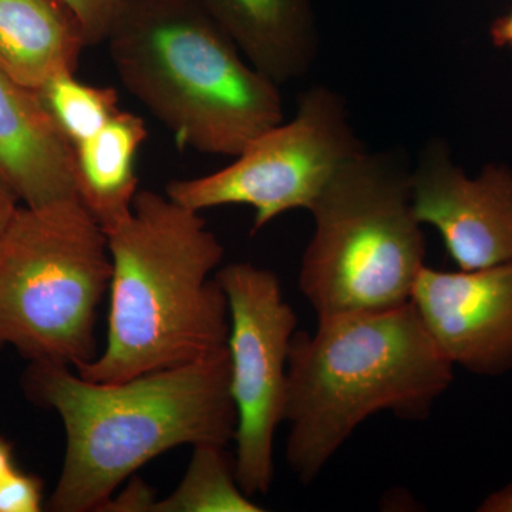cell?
<instances>
[{
  "instance_id": "cell-9",
  "label": "cell",
  "mask_w": 512,
  "mask_h": 512,
  "mask_svg": "<svg viewBox=\"0 0 512 512\" xmlns=\"http://www.w3.org/2000/svg\"><path fill=\"white\" fill-rule=\"evenodd\" d=\"M421 225L434 227L458 269L512 261V170L487 164L468 177L451 160L446 144L433 141L410 175Z\"/></svg>"
},
{
  "instance_id": "cell-10",
  "label": "cell",
  "mask_w": 512,
  "mask_h": 512,
  "mask_svg": "<svg viewBox=\"0 0 512 512\" xmlns=\"http://www.w3.org/2000/svg\"><path fill=\"white\" fill-rule=\"evenodd\" d=\"M412 303L454 367L488 377L512 372V261L471 271L426 265Z\"/></svg>"
},
{
  "instance_id": "cell-17",
  "label": "cell",
  "mask_w": 512,
  "mask_h": 512,
  "mask_svg": "<svg viewBox=\"0 0 512 512\" xmlns=\"http://www.w3.org/2000/svg\"><path fill=\"white\" fill-rule=\"evenodd\" d=\"M43 507V483L35 474L13 468L0 478V512H39Z\"/></svg>"
},
{
  "instance_id": "cell-15",
  "label": "cell",
  "mask_w": 512,
  "mask_h": 512,
  "mask_svg": "<svg viewBox=\"0 0 512 512\" xmlns=\"http://www.w3.org/2000/svg\"><path fill=\"white\" fill-rule=\"evenodd\" d=\"M242 491L235 457L221 444L194 446L191 463L173 493L157 500L151 512H261Z\"/></svg>"
},
{
  "instance_id": "cell-1",
  "label": "cell",
  "mask_w": 512,
  "mask_h": 512,
  "mask_svg": "<svg viewBox=\"0 0 512 512\" xmlns=\"http://www.w3.org/2000/svg\"><path fill=\"white\" fill-rule=\"evenodd\" d=\"M25 389L63 421L66 456L47 510L101 511L126 478L180 446H228L237 431L228 346L120 383L83 379L73 367L30 362Z\"/></svg>"
},
{
  "instance_id": "cell-16",
  "label": "cell",
  "mask_w": 512,
  "mask_h": 512,
  "mask_svg": "<svg viewBox=\"0 0 512 512\" xmlns=\"http://www.w3.org/2000/svg\"><path fill=\"white\" fill-rule=\"evenodd\" d=\"M36 93L69 148L94 136L120 110L116 89L84 83L76 73L52 77Z\"/></svg>"
},
{
  "instance_id": "cell-13",
  "label": "cell",
  "mask_w": 512,
  "mask_h": 512,
  "mask_svg": "<svg viewBox=\"0 0 512 512\" xmlns=\"http://www.w3.org/2000/svg\"><path fill=\"white\" fill-rule=\"evenodd\" d=\"M83 25L62 0H0V72L37 90L52 77L77 73Z\"/></svg>"
},
{
  "instance_id": "cell-18",
  "label": "cell",
  "mask_w": 512,
  "mask_h": 512,
  "mask_svg": "<svg viewBox=\"0 0 512 512\" xmlns=\"http://www.w3.org/2000/svg\"><path fill=\"white\" fill-rule=\"evenodd\" d=\"M77 16L89 45L106 42L126 0H62Z\"/></svg>"
},
{
  "instance_id": "cell-23",
  "label": "cell",
  "mask_w": 512,
  "mask_h": 512,
  "mask_svg": "<svg viewBox=\"0 0 512 512\" xmlns=\"http://www.w3.org/2000/svg\"><path fill=\"white\" fill-rule=\"evenodd\" d=\"M15 467L12 444L5 437L0 436V478L6 476Z\"/></svg>"
},
{
  "instance_id": "cell-3",
  "label": "cell",
  "mask_w": 512,
  "mask_h": 512,
  "mask_svg": "<svg viewBox=\"0 0 512 512\" xmlns=\"http://www.w3.org/2000/svg\"><path fill=\"white\" fill-rule=\"evenodd\" d=\"M453 363L409 302L318 319L289 350L286 461L309 485L353 431L379 412L423 420L447 392Z\"/></svg>"
},
{
  "instance_id": "cell-22",
  "label": "cell",
  "mask_w": 512,
  "mask_h": 512,
  "mask_svg": "<svg viewBox=\"0 0 512 512\" xmlns=\"http://www.w3.org/2000/svg\"><path fill=\"white\" fill-rule=\"evenodd\" d=\"M480 512H512V483L505 485L487 498L478 507Z\"/></svg>"
},
{
  "instance_id": "cell-21",
  "label": "cell",
  "mask_w": 512,
  "mask_h": 512,
  "mask_svg": "<svg viewBox=\"0 0 512 512\" xmlns=\"http://www.w3.org/2000/svg\"><path fill=\"white\" fill-rule=\"evenodd\" d=\"M491 42L500 49H512V9L494 20L490 28Z\"/></svg>"
},
{
  "instance_id": "cell-14",
  "label": "cell",
  "mask_w": 512,
  "mask_h": 512,
  "mask_svg": "<svg viewBox=\"0 0 512 512\" xmlns=\"http://www.w3.org/2000/svg\"><path fill=\"white\" fill-rule=\"evenodd\" d=\"M148 130L140 116L119 110L94 136L70 148L77 200L104 232L133 210L138 190L137 154Z\"/></svg>"
},
{
  "instance_id": "cell-19",
  "label": "cell",
  "mask_w": 512,
  "mask_h": 512,
  "mask_svg": "<svg viewBox=\"0 0 512 512\" xmlns=\"http://www.w3.org/2000/svg\"><path fill=\"white\" fill-rule=\"evenodd\" d=\"M156 501L153 490L137 478L128 485L127 490L120 497H117L116 500L111 498L101 511L151 512Z\"/></svg>"
},
{
  "instance_id": "cell-5",
  "label": "cell",
  "mask_w": 512,
  "mask_h": 512,
  "mask_svg": "<svg viewBox=\"0 0 512 512\" xmlns=\"http://www.w3.org/2000/svg\"><path fill=\"white\" fill-rule=\"evenodd\" d=\"M410 175L396 158L363 150L319 195L299 271V288L318 319L412 302L426 238Z\"/></svg>"
},
{
  "instance_id": "cell-6",
  "label": "cell",
  "mask_w": 512,
  "mask_h": 512,
  "mask_svg": "<svg viewBox=\"0 0 512 512\" xmlns=\"http://www.w3.org/2000/svg\"><path fill=\"white\" fill-rule=\"evenodd\" d=\"M111 271L106 232L77 198L19 207L0 237V348L74 370L93 362Z\"/></svg>"
},
{
  "instance_id": "cell-2",
  "label": "cell",
  "mask_w": 512,
  "mask_h": 512,
  "mask_svg": "<svg viewBox=\"0 0 512 512\" xmlns=\"http://www.w3.org/2000/svg\"><path fill=\"white\" fill-rule=\"evenodd\" d=\"M106 235L107 343L76 369L83 379L126 382L227 348L229 306L215 276L224 247L200 212L141 190L128 218Z\"/></svg>"
},
{
  "instance_id": "cell-12",
  "label": "cell",
  "mask_w": 512,
  "mask_h": 512,
  "mask_svg": "<svg viewBox=\"0 0 512 512\" xmlns=\"http://www.w3.org/2000/svg\"><path fill=\"white\" fill-rule=\"evenodd\" d=\"M239 52L272 82L303 76L318 52L311 0H198Z\"/></svg>"
},
{
  "instance_id": "cell-20",
  "label": "cell",
  "mask_w": 512,
  "mask_h": 512,
  "mask_svg": "<svg viewBox=\"0 0 512 512\" xmlns=\"http://www.w3.org/2000/svg\"><path fill=\"white\" fill-rule=\"evenodd\" d=\"M19 207L18 198H16V195L10 190L5 180L0 177V237H2L6 228L9 227L13 215L16 214Z\"/></svg>"
},
{
  "instance_id": "cell-4",
  "label": "cell",
  "mask_w": 512,
  "mask_h": 512,
  "mask_svg": "<svg viewBox=\"0 0 512 512\" xmlns=\"http://www.w3.org/2000/svg\"><path fill=\"white\" fill-rule=\"evenodd\" d=\"M106 42L121 83L180 148L237 157L284 121L278 84L198 0H126Z\"/></svg>"
},
{
  "instance_id": "cell-11",
  "label": "cell",
  "mask_w": 512,
  "mask_h": 512,
  "mask_svg": "<svg viewBox=\"0 0 512 512\" xmlns=\"http://www.w3.org/2000/svg\"><path fill=\"white\" fill-rule=\"evenodd\" d=\"M0 177L25 207L77 198L72 153L36 90L2 72Z\"/></svg>"
},
{
  "instance_id": "cell-7",
  "label": "cell",
  "mask_w": 512,
  "mask_h": 512,
  "mask_svg": "<svg viewBox=\"0 0 512 512\" xmlns=\"http://www.w3.org/2000/svg\"><path fill=\"white\" fill-rule=\"evenodd\" d=\"M365 150L338 93L313 87L292 120L259 134L215 173L174 180L165 195L194 211L222 205L254 208L252 232L293 210L311 211L340 168Z\"/></svg>"
},
{
  "instance_id": "cell-8",
  "label": "cell",
  "mask_w": 512,
  "mask_h": 512,
  "mask_svg": "<svg viewBox=\"0 0 512 512\" xmlns=\"http://www.w3.org/2000/svg\"><path fill=\"white\" fill-rule=\"evenodd\" d=\"M229 306L231 394L237 410L235 473L249 497L274 483V443L285 421L289 350L298 316L278 275L249 262L218 269Z\"/></svg>"
}]
</instances>
